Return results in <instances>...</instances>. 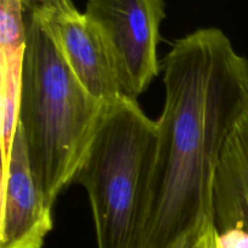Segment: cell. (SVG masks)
<instances>
[{"label": "cell", "mask_w": 248, "mask_h": 248, "mask_svg": "<svg viewBox=\"0 0 248 248\" xmlns=\"http://www.w3.org/2000/svg\"><path fill=\"white\" fill-rule=\"evenodd\" d=\"M157 147L156 121L125 96L104 107L74 182L87 191L98 248H140Z\"/></svg>", "instance_id": "cell-3"}, {"label": "cell", "mask_w": 248, "mask_h": 248, "mask_svg": "<svg viewBox=\"0 0 248 248\" xmlns=\"http://www.w3.org/2000/svg\"><path fill=\"white\" fill-rule=\"evenodd\" d=\"M216 229L211 219L202 220L182 235L170 248H215Z\"/></svg>", "instance_id": "cell-8"}, {"label": "cell", "mask_w": 248, "mask_h": 248, "mask_svg": "<svg viewBox=\"0 0 248 248\" xmlns=\"http://www.w3.org/2000/svg\"><path fill=\"white\" fill-rule=\"evenodd\" d=\"M0 189V248H43L53 227L52 205L34 174L19 125Z\"/></svg>", "instance_id": "cell-5"}, {"label": "cell", "mask_w": 248, "mask_h": 248, "mask_svg": "<svg viewBox=\"0 0 248 248\" xmlns=\"http://www.w3.org/2000/svg\"><path fill=\"white\" fill-rule=\"evenodd\" d=\"M47 18L68 65L85 90L104 106L125 97L115 55L98 26L79 11Z\"/></svg>", "instance_id": "cell-6"}, {"label": "cell", "mask_w": 248, "mask_h": 248, "mask_svg": "<svg viewBox=\"0 0 248 248\" xmlns=\"http://www.w3.org/2000/svg\"><path fill=\"white\" fill-rule=\"evenodd\" d=\"M85 15L110 44L126 96L137 99L159 75L164 0H87Z\"/></svg>", "instance_id": "cell-4"}, {"label": "cell", "mask_w": 248, "mask_h": 248, "mask_svg": "<svg viewBox=\"0 0 248 248\" xmlns=\"http://www.w3.org/2000/svg\"><path fill=\"white\" fill-rule=\"evenodd\" d=\"M27 22L23 14L0 15V96H1V171L10 159L18 125V108L23 79Z\"/></svg>", "instance_id": "cell-7"}, {"label": "cell", "mask_w": 248, "mask_h": 248, "mask_svg": "<svg viewBox=\"0 0 248 248\" xmlns=\"http://www.w3.org/2000/svg\"><path fill=\"white\" fill-rule=\"evenodd\" d=\"M23 9L31 14H43L46 16H63L78 11L72 0H22Z\"/></svg>", "instance_id": "cell-9"}, {"label": "cell", "mask_w": 248, "mask_h": 248, "mask_svg": "<svg viewBox=\"0 0 248 248\" xmlns=\"http://www.w3.org/2000/svg\"><path fill=\"white\" fill-rule=\"evenodd\" d=\"M161 65L165 103L140 248H170L212 220L223 152L248 115V61L220 29L178 39Z\"/></svg>", "instance_id": "cell-1"}, {"label": "cell", "mask_w": 248, "mask_h": 248, "mask_svg": "<svg viewBox=\"0 0 248 248\" xmlns=\"http://www.w3.org/2000/svg\"><path fill=\"white\" fill-rule=\"evenodd\" d=\"M104 107L72 72L47 16L31 14L18 125L34 174L50 205L74 182Z\"/></svg>", "instance_id": "cell-2"}]
</instances>
